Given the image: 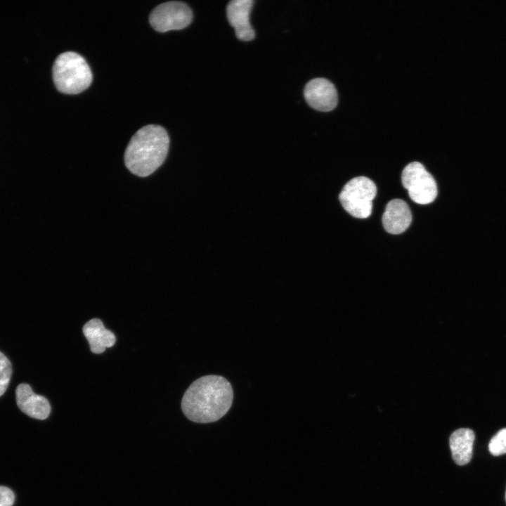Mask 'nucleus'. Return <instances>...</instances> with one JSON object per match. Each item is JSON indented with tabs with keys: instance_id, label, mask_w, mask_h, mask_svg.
I'll return each mask as SVG.
<instances>
[{
	"instance_id": "obj_1",
	"label": "nucleus",
	"mask_w": 506,
	"mask_h": 506,
	"mask_svg": "<svg viewBox=\"0 0 506 506\" xmlns=\"http://www.w3.org/2000/svg\"><path fill=\"white\" fill-rule=\"evenodd\" d=\"M231 383L219 375H206L194 381L186 391L181 409L190 420L208 423L219 420L231 407Z\"/></svg>"
},
{
	"instance_id": "obj_2",
	"label": "nucleus",
	"mask_w": 506,
	"mask_h": 506,
	"mask_svg": "<svg viewBox=\"0 0 506 506\" xmlns=\"http://www.w3.org/2000/svg\"><path fill=\"white\" fill-rule=\"evenodd\" d=\"M169 138L161 126L148 124L138 129L126 148L124 162L134 174L145 177L164 162L168 153Z\"/></svg>"
},
{
	"instance_id": "obj_3",
	"label": "nucleus",
	"mask_w": 506,
	"mask_h": 506,
	"mask_svg": "<svg viewBox=\"0 0 506 506\" xmlns=\"http://www.w3.org/2000/svg\"><path fill=\"white\" fill-rule=\"evenodd\" d=\"M92 78L88 63L75 52H64L54 61L53 79L57 89L61 93H79L90 86Z\"/></svg>"
},
{
	"instance_id": "obj_4",
	"label": "nucleus",
	"mask_w": 506,
	"mask_h": 506,
	"mask_svg": "<svg viewBox=\"0 0 506 506\" xmlns=\"http://www.w3.org/2000/svg\"><path fill=\"white\" fill-rule=\"evenodd\" d=\"M377 194L375 183L365 176L351 179L342 190L339 200L343 208L351 216L365 219L370 216L372 200Z\"/></svg>"
},
{
	"instance_id": "obj_5",
	"label": "nucleus",
	"mask_w": 506,
	"mask_h": 506,
	"mask_svg": "<svg viewBox=\"0 0 506 506\" xmlns=\"http://www.w3.org/2000/svg\"><path fill=\"white\" fill-rule=\"evenodd\" d=\"M401 181L403 187L408 190L410 199L417 204L431 203L437 196L438 189L434 179L418 162H411L403 169Z\"/></svg>"
},
{
	"instance_id": "obj_6",
	"label": "nucleus",
	"mask_w": 506,
	"mask_h": 506,
	"mask_svg": "<svg viewBox=\"0 0 506 506\" xmlns=\"http://www.w3.org/2000/svg\"><path fill=\"white\" fill-rule=\"evenodd\" d=\"M192 18V11L187 4L173 1L155 7L150 15L149 21L155 30L165 32L186 27Z\"/></svg>"
},
{
	"instance_id": "obj_7",
	"label": "nucleus",
	"mask_w": 506,
	"mask_h": 506,
	"mask_svg": "<svg viewBox=\"0 0 506 506\" xmlns=\"http://www.w3.org/2000/svg\"><path fill=\"white\" fill-rule=\"evenodd\" d=\"M304 94L308 104L319 111H330L337 104V90L333 84L325 78L309 81L304 88Z\"/></svg>"
},
{
	"instance_id": "obj_8",
	"label": "nucleus",
	"mask_w": 506,
	"mask_h": 506,
	"mask_svg": "<svg viewBox=\"0 0 506 506\" xmlns=\"http://www.w3.org/2000/svg\"><path fill=\"white\" fill-rule=\"evenodd\" d=\"M253 4L252 0H233L227 6L228 22L240 40L250 41L254 38L255 33L249 20Z\"/></svg>"
},
{
	"instance_id": "obj_9",
	"label": "nucleus",
	"mask_w": 506,
	"mask_h": 506,
	"mask_svg": "<svg viewBox=\"0 0 506 506\" xmlns=\"http://www.w3.org/2000/svg\"><path fill=\"white\" fill-rule=\"evenodd\" d=\"M16 403L20 410L27 415L38 420L46 419L51 412L48 401L33 392L31 387L20 384L15 389Z\"/></svg>"
},
{
	"instance_id": "obj_10",
	"label": "nucleus",
	"mask_w": 506,
	"mask_h": 506,
	"mask_svg": "<svg viewBox=\"0 0 506 506\" xmlns=\"http://www.w3.org/2000/svg\"><path fill=\"white\" fill-rule=\"evenodd\" d=\"M412 215L408 204L401 199L389 201L382 216V224L387 232L400 234L410 225Z\"/></svg>"
},
{
	"instance_id": "obj_11",
	"label": "nucleus",
	"mask_w": 506,
	"mask_h": 506,
	"mask_svg": "<svg viewBox=\"0 0 506 506\" xmlns=\"http://www.w3.org/2000/svg\"><path fill=\"white\" fill-rule=\"evenodd\" d=\"M83 333L94 353H101L107 348L112 346L116 341L115 335L107 330L98 318H93L83 327Z\"/></svg>"
},
{
	"instance_id": "obj_12",
	"label": "nucleus",
	"mask_w": 506,
	"mask_h": 506,
	"mask_svg": "<svg viewBox=\"0 0 506 506\" xmlns=\"http://www.w3.org/2000/svg\"><path fill=\"white\" fill-rule=\"evenodd\" d=\"M474 439V432L468 428H460L452 433L449 439L450 448L457 465H465L471 460Z\"/></svg>"
},
{
	"instance_id": "obj_13",
	"label": "nucleus",
	"mask_w": 506,
	"mask_h": 506,
	"mask_svg": "<svg viewBox=\"0 0 506 506\" xmlns=\"http://www.w3.org/2000/svg\"><path fill=\"white\" fill-rule=\"evenodd\" d=\"M12 375V365L8 358L0 351V396L8 388Z\"/></svg>"
},
{
	"instance_id": "obj_14",
	"label": "nucleus",
	"mask_w": 506,
	"mask_h": 506,
	"mask_svg": "<svg viewBox=\"0 0 506 506\" xmlns=\"http://www.w3.org/2000/svg\"><path fill=\"white\" fill-rule=\"evenodd\" d=\"M488 449L493 455L506 453V428L500 430L490 441Z\"/></svg>"
},
{
	"instance_id": "obj_15",
	"label": "nucleus",
	"mask_w": 506,
	"mask_h": 506,
	"mask_svg": "<svg viewBox=\"0 0 506 506\" xmlns=\"http://www.w3.org/2000/svg\"><path fill=\"white\" fill-rule=\"evenodd\" d=\"M14 500L13 492L7 487L0 486V506H12Z\"/></svg>"
}]
</instances>
